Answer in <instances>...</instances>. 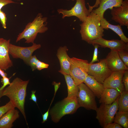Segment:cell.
<instances>
[{"label": "cell", "mask_w": 128, "mask_h": 128, "mask_svg": "<svg viewBox=\"0 0 128 128\" xmlns=\"http://www.w3.org/2000/svg\"><path fill=\"white\" fill-rule=\"evenodd\" d=\"M29 80L23 81L17 77L15 78L7 87L4 89L3 96L8 97L15 107L20 111L25 119L27 125L24 110V104L26 96L27 87Z\"/></svg>", "instance_id": "1"}, {"label": "cell", "mask_w": 128, "mask_h": 128, "mask_svg": "<svg viewBox=\"0 0 128 128\" xmlns=\"http://www.w3.org/2000/svg\"><path fill=\"white\" fill-rule=\"evenodd\" d=\"M100 19L98 15L91 12L86 19L80 24V32L82 40L88 43L104 36V29L100 25Z\"/></svg>", "instance_id": "2"}, {"label": "cell", "mask_w": 128, "mask_h": 128, "mask_svg": "<svg viewBox=\"0 0 128 128\" xmlns=\"http://www.w3.org/2000/svg\"><path fill=\"white\" fill-rule=\"evenodd\" d=\"M47 19V18L43 17L41 13H39L33 20L28 23L23 31L19 33L16 42L24 39L25 43H34L38 33H44L48 30L46 26Z\"/></svg>", "instance_id": "3"}, {"label": "cell", "mask_w": 128, "mask_h": 128, "mask_svg": "<svg viewBox=\"0 0 128 128\" xmlns=\"http://www.w3.org/2000/svg\"><path fill=\"white\" fill-rule=\"evenodd\" d=\"M80 107L77 97H66L57 103L50 110L52 120L57 123L65 115L75 113Z\"/></svg>", "instance_id": "4"}, {"label": "cell", "mask_w": 128, "mask_h": 128, "mask_svg": "<svg viewBox=\"0 0 128 128\" xmlns=\"http://www.w3.org/2000/svg\"><path fill=\"white\" fill-rule=\"evenodd\" d=\"M89 63L86 60L71 58L69 74L77 86L83 82L88 74Z\"/></svg>", "instance_id": "5"}, {"label": "cell", "mask_w": 128, "mask_h": 128, "mask_svg": "<svg viewBox=\"0 0 128 128\" xmlns=\"http://www.w3.org/2000/svg\"><path fill=\"white\" fill-rule=\"evenodd\" d=\"M119 97L111 104L101 103L96 111V118L100 125L103 128L107 124L113 121L114 116L118 109V99Z\"/></svg>", "instance_id": "6"}, {"label": "cell", "mask_w": 128, "mask_h": 128, "mask_svg": "<svg viewBox=\"0 0 128 128\" xmlns=\"http://www.w3.org/2000/svg\"><path fill=\"white\" fill-rule=\"evenodd\" d=\"M78 86L79 91L77 98L80 107L96 111L98 107L94 94L83 82Z\"/></svg>", "instance_id": "7"}, {"label": "cell", "mask_w": 128, "mask_h": 128, "mask_svg": "<svg viewBox=\"0 0 128 128\" xmlns=\"http://www.w3.org/2000/svg\"><path fill=\"white\" fill-rule=\"evenodd\" d=\"M112 71L108 67L105 58L96 63H89L88 74L93 77L100 83L103 84Z\"/></svg>", "instance_id": "8"}, {"label": "cell", "mask_w": 128, "mask_h": 128, "mask_svg": "<svg viewBox=\"0 0 128 128\" xmlns=\"http://www.w3.org/2000/svg\"><path fill=\"white\" fill-rule=\"evenodd\" d=\"M41 47L40 44L33 43L32 46L29 47H21L10 43L9 53L14 58L22 59L28 64L29 61L32 56L33 52Z\"/></svg>", "instance_id": "9"}, {"label": "cell", "mask_w": 128, "mask_h": 128, "mask_svg": "<svg viewBox=\"0 0 128 128\" xmlns=\"http://www.w3.org/2000/svg\"><path fill=\"white\" fill-rule=\"evenodd\" d=\"M74 5L69 10L59 9L57 11L59 14H62V18L75 16L82 22L87 18L90 14L89 9L86 8L85 0H76Z\"/></svg>", "instance_id": "10"}, {"label": "cell", "mask_w": 128, "mask_h": 128, "mask_svg": "<svg viewBox=\"0 0 128 128\" xmlns=\"http://www.w3.org/2000/svg\"><path fill=\"white\" fill-rule=\"evenodd\" d=\"M112 19L121 26L128 27V0H124L121 5L111 9Z\"/></svg>", "instance_id": "11"}, {"label": "cell", "mask_w": 128, "mask_h": 128, "mask_svg": "<svg viewBox=\"0 0 128 128\" xmlns=\"http://www.w3.org/2000/svg\"><path fill=\"white\" fill-rule=\"evenodd\" d=\"M125 71L112 72L104 82L103 84L105 88L115 89L121 93L124 90L122 79Z\"/></svg>", "instance_id": "12"}, {"label": "cell", "mask_w": 128, "mask_h": 128, "mask_svg": "<svg viewBox=\"0 0 128 128\" xmlns=\"http://www.w3.org/2000/svg\"><path fill=\"white\" fill-rule=\"evenodd\" d=\"M88 43L97 44L102 47L108 48L111 50L117 51L122 50H128V43H126L121 40H108L101 37L91 41Z\"/></svg>", "instance_id": "13"}, {"label": "cell", "mask_w": 128, "mask_h": 128, "mask_svg": "<svg viewBox=\"0 0 128 128\" xmlns=\"http://www.w3.org/2000/svg\"><path fill=\"white\" fill-rule=\"evenodd\" d=\"M10 40L0 38V68L6 70L13 66L9 52Z\"/></svg>", "instance_id": "14"}, {"label": "cell", "mask_w": 128, "mask_h": 128, "mask_svg": "<svg viewBox=\"0 0 128 128\" xmlns=\"http://www.w3.org/2000/svg\"><path fill=\"white\" fill-rule=\"evenodd\" d=\"M108 67L113 71L128 70L120 59L118 51L111 50L105 58Z\"/></svg>", "instance_id": "15"}, {"label": "cell", "mask_w": 128, "mask_h": 128, "mask_svg": "<svg viewBox=\"0 0 128 128\" xmlns=\"http://www.w3.org/2000/svg\"><path fill=\"white\" fill-rule=\"evenodd\" d=\"M68 50L67 47L65 46L59 47L57 50L56 55L60 65L59 72L62 74H69L71 58L67 54Z\"/></svg>", "instance_id": "16"}, {"label": "cell", "mask_w": 128, "mask_h": 128, "mask_svg": "<svg viewBox=\"0 0 128 128\" xmlns=\"http://www.w3.org/2000/svg\"><path fill=\"white\" fill-rule=\"evenodd\" d=\"M124 0H100L99 6L92 11L97 14L101 19L104 18L105 11L108 9L111 10L114 7L121 5Z\"/></svg>", "instance_id": "17"}, {"label": "cell", "mask_w": 128, "mask_h": 128, "mask_svg": "<svg viewBox=\"0 0 128 128\" xmlns=\"http://www.w3.org/2000/svg\"><path fill=\"white\" fill-rule=\"evenodd\" d=\"M19 117V112L15 108L9 110L0 119V128H11L13 123Z\"/></svg>", "instance_id": "18"}, {"label": "cell", "mask_w": 128, "mask_h": 128, "mask_svg": "<svg viewBox=\"0 0 128 128\" xmlns=\"http://www.w3.org/2000/svg\"><path fill=\"white\" fill-rule=\"evenodd\" d=\"M93 92L95 96L100 99L105 88L103 84L98 82L93 76L88 75L83 82Z\"/></svg>", "instance_id": "19"}, {"label": "cell", "mask_w": 128, "mask_h": 128, "mask_svg": "<svg viewBox=\"0 0 128 128\" xmlns=\"http://www.w3.org/2000/svg\"><path fill=\"white\" fill-rule=\"evenodd\" d=\"M120 94L119 91L115 89L105 88L99 99V103L111 104L119 96Z\"/></svg>", "instance_id": "20"}, {"label": "cell", "mask_w": 128, "mask_h": 128, "mask_svg": "<svg viewBox=\"0 0 128 128\" xmlns=\"http://www.w3.org/2000/svg\"><path fill=\"white\" fill-rule=\"evenodd\" d=\"M100 23L103 29L106 30L110 29L111 30L118 35L121 40L126 43H128V38L124 34L121 25L112 24L104 18L100 19Z\"/></svg>", "instance_id": "21"}, {"label": "cell", "mask_w": 128, "mask_h": 128, "mask_svg": "<svg viewBox=\"0 0 128 128\" xmlns=\"http://www.w3.org/2000/svg\"><path fill=\"white\" fill-rule=\"evenodd\" d=\"M64 77L67 85L68 95L67 98L77 97L79 91L78 86L76 85L71 76L69 74H62Z\"/></svg>", "instance_id": "22"}, {"label": "cell", "mask_w": 128, "mask_h": 128, "mask_svg": "<svg viewBox=\"0 0 128 128\" xmlns=\"http://www.w3.org/2000/svg\"><path fill=\"white\" fill-rule=\"evenodd\" d=\"M118 111L128 112V91L123 90L118 99Z\"/></svg>", "instance_id": "23"}, {"label": "cell", "mask_w": 128, "mask_h": 128, "mask_svg": "<svg viewBox=\"0 0 128 128\" xmlns=\"http://www.w3.org/2000/svg\"><path fill=\"white\" fill-rule=\"evenodd\" d=\"M113 121L124 128H128V112L118 111Z\"/></svg>", "instance_id": "24"}, {"label": "cell", "mask_w": 128, "mask_h": 128, "mask_svg": "<svg viewBox=\"0 0 128 128\" xmlns=\"http://www.w3.org/2000/svg\"><path fill=\"white\" fill-rule=\"evenodd\" d=\"M15 108L10 101L5 105L0 106V118L9 110Z\"/></svg>", "instance_id": "25"}, {"label": "cell", "mask_w": 128, "mask_h": 128, "mask_svg": "<svg viewBox=\"0 0 128 128\" xmlns=\"http://www.w3.org/2000/svg\"><path fill=\"white\" fill-rule=\"evenodd\" d=\"M119 55L125 65L128 67V50H122L118 51Z\"/></svg>", "instance_id": "26"}, {"label": "cell", "mask_w": 128, "mask_h": 128, "mask_svg": "<svg viewBox=\"0 0 128 128\" xmlns=\"http://www.w3.org/2000/svg\"><path fill=\"white\" fill-rule=\"evenodd\" d=\"M39 60L35 55H32L30 58L28 65L31 66L32 71H34L37 69L36 64Z\"/></svg>", "instance_id": "27"}, {"label": "cell", "mask_w": 128, "mask_h": 128, "mask_svg": "<svg viewBox=\"0 0 128 128\" xmlns=\"http://www.w3.org/2000/svg\"><path fill=\"white\" fill-rule=\"evenodd\" d=\"M5 13L2 10H0V22L2 27L4 29L7 28V18Z\"/></svg>", "instance_id": "28"}, {"label": "cell", "mask_w": 128, "mask_h": 128, "mask_svg": "<svg viewBox=\"0 0 128 128\" xmlns=\"http://www.w3.org/2000/svg\"><path fill=\"white\" fill-rule=\"evenodd\" d=\"M92 45L94 47V50L92 59L91 61L89 63L90 64L93 63L94 62L96 61H99L97 58L98 49V48L100 47V46L99 45L96 44H93Z\"/></svg>", "instance_id": "29"}, {"label": "cell", "mask_w": 128, "mask_h": 128, "mask_svg": "<svg viewBox=\"0 0 128 128\" xmlns=\"http://www.w3.org/2000/svg\"><path fill=\"white\" fill-rule=\"evenodd\" d=\"M122 81L124 84L125 90L128 91V70L125 71L122 78Z\"/></svg>", "instance_id": "30"}, {"label": "cell", "mask_w": 128, "mask_h": 128, "mask_svg": "<svg viewBox=\"0 0 128 128\" xmlns=\"http://www.w3.org/2000/svg\"><path fill=\"white\" fill-rule=\"evenodd\" d=\"M10 78H9L5 77H2L1 79V82L2 83L3 85L0 88V90H3L5 87L8 85H9L10 83L9 81V79Z\"/></svg>", "instance_id": "31"}, {"label": "cell", "mask_w": 128, "mask_h": 128, "mask_svg": "<svg viewBox=\"0 0 128 128\" xmlns=\"http://www.w3.org/2000/svg\"><path fill=\"white\" fill-rule=\"evenodd\" d=\"M49 66L48 64L39 60L36 64V69L38 70H40L43 69L47 68Z\"/></svg>", "instance_id": "32"}, {"label": "cell", "mask_w": 128, "mask_h": 128, "mask_svg": "<svg viewBox=\"0 0 128 128\" xmlns=\"http://www.w3.org/2000/svg\"><path fill=\"white\" fill-rule=\"evenodd\" d=\"M12 0H0V10L4 6L11 4L17 3Z\"/></svg>", "instance_id": "33"}, {"label": "cell", "mask_w": 128, "mask_h": 128, "mask_svg": "<svg viewBox=\"0 0 128 128\" xmlns=\"http://www.w3.org/2000/svg\"><path fill=\"white\" fill-rule=\"evenodd\" d=\"M104 128H122V127L119 124L114 122L110 123L105 126Z\"/></svg>", "instance_id": "34"}, {"label": "cell", "mask_w": 128, "mask_h": 128, "mask_svg": "<svg viewBox=\"0 0 128 128\" xmlns=\"http://www.w3.org/2000/svg\"><path fill=\"white\" fill-rule=\"evenodd\" d=\"M52 103V102H51V103L50 105V106L47 111L44 114H42V118L43 119V121L42 122V123H43L45 122L47 120L49 116V112L50 108Z\"/></svg>", "instance_id": "35"}, {"label": "cell", "mask_w": 128, "mask_h": 128, "mask_svg": "<svg viewBox=\"0 0 128 128\" xmlns=\"http://www.w3.org/2000/svg\"><path fill=\"white\" fill-rule=\"evenodd\" d=\"M61 84L60 82H55L54 81L52 83V84L54 86L55 89V93L54 97L53 98L52 100H53L56 93L58 89Z\"/></svg>", "instance_id": "36"}, {"label": "cell", "mask_w": 128, "mask_h": 128, "mask_svg": "<svg viewBox=\"0 0 128 128\" xmlns=\"http://www.w3.org/2000/svg\"><path fill=\"white\" fill-rule=\"evenodd\" d=\"M36 92V91L32 90V93L31 95V97L30 98V99L34 101L37 105V98L35 94Z\"/></svg>", "instance_id": "37"}, {"label": "cell", "mask_w": 128, "mask_h": 128, "mask_svg": "<svg viewBox=\"0 0 128 128\" xmlns=\"http://www.w3.org/2000/svg\"><path fill=\"white\" fill-rule=\"evenodd\" d=\"M73 1H74V0H72ZM99 1L100 0H96V3L94 4V5L93 6H91L90 5H89L88 4V6H89V10L91 11L95 7H98L99 6Z\"/></svg>", "instance_id": "38"}, {"label": "cell", "mask_w": 128, "mask_h": 128, "mask_svg": "<svg viewBox=\"0 0 128 128\" xmlns=\"http://www.w3.org/2000/svg\"><path fill=\"white\" fill-rule=\"evenodd\" d=\"M0 75L2 77H3L7 76V74L4 72V70L0 68Z\"/></svg>", "instance_id": "39"}, {"label": "cell", "mask_w": 128, "mask_h": 128, "mask_svg": "<svg viewBox=\"0 0 128 128\" xmlns=\"http://www.w3.org/2000/svg\"><path fill=\"white\" fill-rule=\"evenodd\" d=\"M4 90V89H3ZM3 90H0V99L1 97L3 96Z\"/></svg>", "instance_id": "40"}, {"label": "cell", "mask_w": 128, "mask_h": 128, "mask_svg": "<svg viewBox=\"0 0 128 128\" xmlns=\"http://www.w3.org/2000/svg\"><path fill=\"white\" fill-rule=\"evenodd\" d=\"M17 0V1H20L21 0Z\"/></svg>", "instance_id": "41"}]
</instances>
